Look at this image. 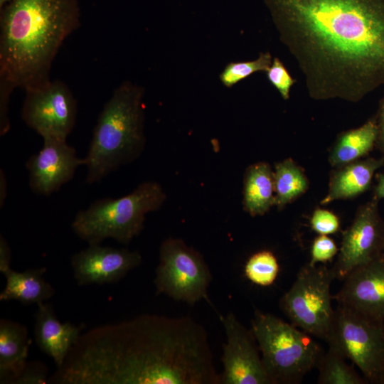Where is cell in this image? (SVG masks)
Masks as SVG:
<instances>
[{"label": "cell", "instance_id": "1", "mask_svg": "<svg viewBox=\"0 0 384 384\" xmlns=\"http://www.w3.org/2000/svg\"><path fill=\"white\" fill-rule=\"evenodd\" d=\"M310 97L357 102L384 86V0H264Z\"/></svg>", "mask_w": 384, "mask_h": 384}, {"label": "cell", "instance_id": "2", "mask_svg": "<svg viewBox=\"0 0 384 384\" xmlns=\"http://www.w3.org/2000/svg\"><path fill=\"white\" fill-rule=\"evenodd\" d=\"M80 26L77 0H11L0 18V100L51 79L54 59Z\"/></svg>", "mask_w": 384, "mask_h": 384}, {"label": "cell", "instance_id": "3", "mask_svg": "<svg viewBox=\"0 0 384 384\" xmlns=\"http://www.w3.org/2000/svg\"><path fill=\"white\" fill-rule=\"evenodd\" d=\"M144 89L122 82L101 110L85 159V182L101 181L142 153L144 134Z\"/></svg>", "mask_w": 384, "mask_h": 384}, {"label": "cell", "instance_id": "4", "mask_svg": "<svg viewBox=\"0 0 384 384\" xmlns=\"http://www.w3.org/2000/svg\"><path fill=\"white\" fill-rule=\"evenodd\" d=\"M165 200L157 182H143L126 196L100 198L78 211L71 228L88 245L102 244L109 238L128 245L143 230L146 215L159 210Z\"/></svg>", "mask_w": 384, "mask_h": 384}, {"label": "cell", "instance_id": "5", "mask_svg": "<svg viewBox=\"0 0 384 384\" xmlns=\"http://www.w3.org/2000/svg\"><path fill=\"white\" fill-rule=\"evenodd\" d=\"M251 331L272 384L300 383L324 352L314 336L268 313L255 312Z\"/></svg>", "mask_w": 384, "mask_h": 384}, {"label": "cell", "instance_id": "6", "mask_svg": "<svg viewBox=\"0 0 384 384\" xmlns=\"http://www.w3.org/2000/svg\"><path fill=\"white\" fill-rule=\"evenodd\" d=\"M326 342L357 366L368 383L381 384L384 373V320L338 304Z\"/></svg>", "mask_w": 384, "mask_h": 384}, {"label": "cell", "instance_id": "7", "mask_svg": "<svg viewBox=\"0 0 384 384\" xmlns=\"http://www.w3.org/2000/svg\"><path fill=\"white\" fill-rule=\"evenodd\" d=\"M335 279L326 265L303 266L280 306L292 324L309 335L327 341L333 325L331 284Z\"/></svg>", "mask_w": 384, "mask_h": 384}, {"label": "cell", "instance_id": "8", "mask_svg": "<svg viewBox=\"0 0 384 384\" xmlns=\"http://www.w3.org/2000/svg\"><path fill=\"white\" fill-rule=\"evenodd\" d=\"M211 280L209 267L198 251L179 238L161 243L154 280L159 294L193 305L207 297Z\"/></svg>", "mask_w": 384, "mask_h": 384}, {"label": "cell", "instance_id": "9", "mask_svg": "<svg viewBox=\"0 0 384 384\" xmlns=\"http://www.w3.org/2000/svg\"><path fill=\"white\" fill-rule=\"evenodd\" d=\"M24 91L21 112L24 123L43 139H67L78 114L77 101L68 85L60 80H50Z\"/></svg>", "mask_w": 384, "mask_h": 384}, {"label": "cell", "instance_id": "10", "mask_svg": "<svg viewBox=\"0 0 384 384\" xmlns=\"http://www.w3.org/2000/svg\"><path fill=\"white\" fill-rule=\"evenodd\" d=\"M378 202L373 197L361 205L352 223L343 232L338 257L331 268L335 279H343L356 267L383 254L384 220L379 212Z\"/></svg>", "mask_w": 384, "mask_h": 384}, {"label": "cell", "instance_id": "11", "mask_svg": "<svg viewBox=\"0 0 384 384\" xmlns=\"http://www.w3.org/2000/svg\"><path fill=\"white\" fill-rule=\"evenodd\" d=\"M220 319L226 335L223 348L221 383L272 384L252 331L247 330L233 313Z\"/></svg>", "mask_w": 384, "mask_h": 384}, {"label": "cell", "instance_id": "12", "mask_svg": "<svg viewBox=\"0 0 384 384\" xmlns=\"http://www.w3.org/2000/svg\"><path fill=\"white\" fill-rule=\"evenodd\" d=\"M82 165L85 159L78 156L67 139H44L42 148L26 163L29 187L36 194L49 196L69 182Z\"/></svg>", "mask_w": 384, "mask_h": 384}, {"label": "cell", "instance_id": "13", "mask_svg": "<svg viewBox=\"0 0 384 384\" xmlns=\"http://www.w3.org/2000/svg\"><path fill=\"white\" fill-rule=\"evenodd\" d=\"M142 262L137 250L89 245L71 257L74 278L80 286L116 283Z\"/></svg>", "mask_w": 384, "mask_h": 384}, {"label": "cell", "instance_id": "14", "mask_svg": "<svg viewBox=\"0 0 384 384\" xmlns=\"http://www.w3.org/2000/svg\"><path fill=\"white\" fill-rule=\"evenodd\" d=\"M338 304L384 320V255L356 267L332 296Z\"/></svg>", "mask_w": 384, "mask_h": 384}, {"label": "cell", "instance_id": "15", "mask_svg": "<svg viewBox=\"0 0 384 384\" xmlns=\"http://www.w3.org/2000/svg\"><path fill=\"white\" fill-rule=\"evenodd\" d=\"M35 314L34 338L40 350L50 356L57 368L60 367L78 340L84 324L62 323L53 306L41 303Z\"/></svg>", "mask_w": 384, "mask_h": 384}, {"label": "cell", "instance_id": "16", "mask_svg": "<svg viewBox=\"0 0 384 384\" xmlns=\"http://www.w3.org/2000/svg\"><path fill=\"white\" fill-rule=\"evenodd\" d=\"M384 165V156L368 157L334 168L329 177V189L321 205L337 200L353 198L368 191L375 171Z\"/></svg>", "mask_w": 384, "mask_h": 384}, {"label": "cell", "instance_id": "17", "mask_svg": "<svg viewBox=\"0 0 384 384\" xmlns=\"http://www.w3.org/2000/svg\"><path fill=\"white\" fill-rule=\"evenodd\" d=\"M31 343L24 325L5 319L0 320L1 383H11L26 366Z\"/></svg>", "mask_w": 384, "mask_h": 384}, {"label": "cell", "instance_id": "18", "mask_svg": "<svg viewBox=\"0 0 384 384\" xmlns=\"http://www.w3.org/2000/svg\"><path fill=\"white\" fill-rule=\"evenodd\" d=\"M46 268L28 269L17 272L11 268L2 274L6 278V285L0 293V300L18 301L23 304L38 305L50 299L55 294L53 286L43 275Z\"/></svg>", "mask_w": 384, "mask_h": 384}, {"label": "cell", "instance_id": "19", "mask_svg": "<svg viewBox=\"0 0 384 384\" xmlns=\"http://www.w3.org/2000/svg\"><path fill=\"white\" fill-rule=\"evenodd\" d=\"M377 133L376 119L373 116L361 127L339 134L330 149V165L337 168L367 156L375 146Z\"/></svg>", "mask_w": 384, "mask_h": 384}, {"label": "cell", "instance_id": "20", "mask_svg": "<svg viewBox=\"0 0 384 384\" xmlns=\"http://www.w3.org/2000/svg\"><path fill=\"white\" fill-rule=\"evenodd\" d=\"M272 206H274V172L270 164L259 162L250 166L244 177V209L252 216L262 215Z\"/></svg>", "mask_w": 384, "mask_h": 384}, {"label": "cell", "instance_id": "21", "mask_svg": "<svg viewBox=\"0 0 384 384\" xmlns=\"http://www.w3.org/2000/svg\"><path fill=\"white\" fill-rule=\"evenodd\" d=\"M274 206L279 210L304 194L309 188V180L304 170L291 158L274 165Z\"/></svg>", "mask_w": 384, "mask_h": 384}, {"label": "cell", "instance_id": "22", "mask_svg": "<svg viewBox=\"0 0 384 384\" xmlns=\"http://www.w3.org/2000/svg\"><path fill=\"white\" fill-rule=\"evenodd\" d=\"M346 358L336 348L329 346L324 352L316 368L319 370V384H366V380L348 365Z\"/></svg>", "mask_w": 384, "mask_h": 384}, {"label": "cell", "instance_id": "23", "mask_svg": "<svg viewBox=\"0 0 384 384\" xmlns=\"http://www.w3.org/2000/svg\"><path fill=\"white\" fill-rule=\"evenodd\" d=\"M244 272L246 277L253 284L267 287L276 280L279 265L273 252L262 250L249 257L245 265Z\"/></svg>", "mask_w": 384, "mask_h": 384}, {"label": "cell", "instance_id": "24", "mask_svg": "<svg viewBox=\"0 0 384 384\" xmlns=\"http://www.w3.org/2000/svg\"><path fill=\"white\" fill-rule=\"evenodd\" d=\"M272 62L270 52H261L255 60L228 63L219 78L225 87L230 88L255 73L267 72Z\"/></svg>", "mask_w": 384, "mask_h": 384}, {"label": "cell", "instance_id": "25", "mask_svg": "<svg viewBox=\"0 0 384 384\" xmlns=\"http://www.w3.org/2000/svg\"><path fill=\"white\" fill-rule=\"evenodd\" d=\"M270 82L278 90L281 97L287 100L290 97L292 86L296 80L292 78L288 70L278 58L272 59V64L266 72Z\"/></svg>", "mask_w": 384, "mask_h": 384}, {"label": "cell", "instance_id": "26", "mask_svg": "<svg viewBox=\"0 0 384 384\" xmlns=\"http://www.w3.org/2000/svg\"><path fill=\"white\" fill-rule=\"evenodd\" d=\"M338 250L334 240L329 235H318L313 240L308 263L310 265H316L319 262L331 261L338 254Z\"/></svg>", "mask_w": 384, "mask_h": 384}, {"label": "cell", "instance_id": "27", "mask_svg": "<svg viewBox=\"0 0 384 384\" xmlns=\"http://www.w3.org/2000/svg\"><path fill=\"white\" fill-rule=\"evenodd\" d=\"M311 229L318 235H329L337 233L340 229V220L333 212L316 208L314 210L310 220Z\"/></svg>", "mask_w": 384, "mask_h": 384}, {"label": "cell", "instance_id": "28", "mask_svg": "<svg viewBox=\"0 0 384 384\" xmlns=\"http://www.w3.org/2000/svg\"><path fill=\"white\" fill-rule=\"evenodd\" d=\"M48 383V370L44 363L39 361L26 363L21 371L11 383L45 384Z\"/></svg>", "mask_w": 384, "mask_h": 384}, {"label": "cell", "instance_id": "29", "mask_svg": "<svg viewBox=\"0 0 384 384\" xmlns=\"http://www.w3.org/2000/svg\"><path fill=\"white\" fill-rule=\"evenodd\" d=\"M375 117L378 128L375 146L384 156V95L380 100L378 109Z\"/></svg>", "mask_w": 384, "mask_h": 384}, {"label": "cell", "instance_id": "30", "mask_svg": "<svg viewBox=\"0 0 384 384\" xmlns=\"http://www.w3.org/2000/svg\"><path fill=\"white\" fill-rule=\"evenodd\" d=\"M11 250L10 246L5 239L1 235L0 236V272L3 273L6 270L11 268Z\"/></svg>", "mask_w": 384, "mask_h": 384}, {"label": "cell", "instance_id": "31", "mask_svg": "<svg viewBox=\"0 0 384 384\" xmlns=\"http://www.w3.org/2000/svg\"><path fill=\"white\" fill-rule=\"evenodd\" d=\"M373 197L380 201L384 199V173L378 174Z\"/></svg>", "mask_w": 384, "mask_h": 384}, {"label": "cell", "instance_id": "32", "mask_svg": "<svg viewBox=\"0 0 384 384\" xmlns=\"http://www.w3.org/2000/svg\"><path fill=\"white\" fill-rule=\"evenodd\" d=\"M8 183L6 178V175L2 169L0 170V207L4 204L5 200L7 196Z\"/></svg>", "mask_w": 384, "mask_h": 384}, {"label": "cell", "instance_id": "33", "mask_svg": "<svg viewBox=\"0 0 384 384\" xmlns=\"http://www.w3.org/2000/svg\"><path fill=\"white\" fill-rule=\"evenodd\" d=\"M11 0H0V6L2 8L4 7L6 4H8Z\"/></svg>", "mask_w": 384, "mask_h": 384}, {"label": "cell", "instance_id": "34", "mask_svg": "<svg viewBox=\"0 0 384 384\" xmlns=\"http://www.w3.org/2000/svg\"><path fill=\"white\" fill-rule=\"evenodd\" d=\"M381 384H384V373H383V379H382V383Z\"/></svg>", "mask_w": 384, "mask_h": 384}, {"label": "cell", "instance_id": "35", "mask_svg": "<svg viewBox=\"0 0 384 384\" xmlns=\"http://www.w3.org/2000/svg\"><path fill=\"white\" fill-rule=\"evenodd\" d=\"M383 255H384V245H383Z\"/></svg>", "mask_w": 384, "mask_h": 384}]
</instances>
